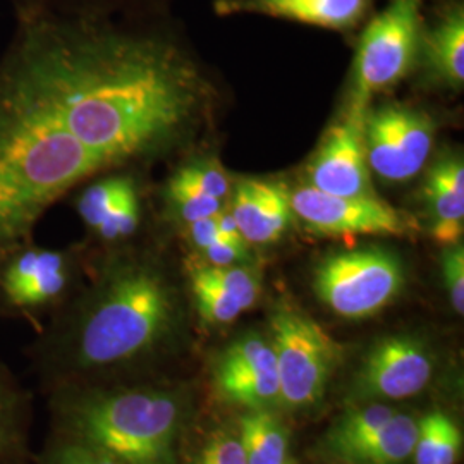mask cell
<instances>
[{
    "mask_svg": "<svg viewBox=\"0 0 464 464\" xmlns=\"http://www.w3.org/2000/svg\"><path fill=\"white\" fill-rule=\"evenodd\" d=\"M30 420L28 394L0 362V459H24Z\"/></svg>",
    "mask_w": 464,
    "mask_h": 464,
    "instance_id": "obj_18",
    "label": "cell"
},
{
    "mask_svg": "<svg viewBox=\"0 0 464 464\" xmlns=\"http://www.w3.org/2000/svg\"><path fill=\"white\" fill-rule=\"evenodd\" d=\"M463 448V435L456 421L444 413L440 427V440L437 452V464H456Z\"/></svg>",
    "mask_w": 464,
    "mask_h": 464,
    "instance_id": "obj_31",
    "label": "cell"
},
{
    "mask_svg": "<svg viewBox=\"0 0 464 464\" xmlns=\"http://www.w3.org/2000/svg\"><path fill=\"white\" fill-rule=\"evenodd\" d=\"M285 464H296V463H293V461H291V463H285Z\"/></svg>",
    "mask_w": 464,
    "mask_h": 464,
    "instance_id": "obj_35",
    "label": "cell"
},
{
    "mask_svg": "<svg viewBox=\"0 0 464 464\" xmlns=\"http://www.w3.org/2000/svg\"><path fill=\"white\" fill-rule=\"evenodd\" d=\"M231 212L248 245L277 243L291 224L289 189L279 183L243 179L232 186Z\"/></svg>",
    "mask_w": 464,
    "mask_h": 464,
    "instance_id": "obj_14",
    "label": "cell"
},
{
    "mask_svg": "<svg viewBox=\"0 0 464 464\" xmlns=\"http://www.w3.org/2000/svg\"><path fill=\"white\" fill-rule=\"evenodd\" d=\"M418 421L394 413L365 442L351 449L344 459L368 464H401L415 450Z\"/></svg>",
    "mask_w": 464,
    "mask_h": 464,
    "instance_id": "obj_19",
    "label": "cell"
},
{
    "mask_svg": "<svg viewBox=\"0 0 464 464\" xmlns=\"http://www.w3.org/2000/svg\"><path fill=\"white\" fill-rule=\"evenodd\" d=\"M396 411L385 404L375 402L363 410H354L344 416L332 433V450L344 458L351 449L360 446L366 439L382 427Z\"/></svg>",
    "mask_w": 464,
    "mask_h": 464,
    "instance_id": "obj_21",
    "label": "cell"
},
{
    "mask_svg": "<svg viewBox=\"0 0 464 464\" xmlns=\"http://www.w3.org/2000/svg\"><path fill=\"white\" fill-rule=\"evenodd\" d=\"M55 430L105 450L122 464H178L183 408L155 387H61L50 402Z\"/></svg>",
    "mask_w": 464,
    "mask_h": 464,
    "instance_id": "obj_4",
    "label": "cell"
},
{
    "mask_svg": "<svg viewBox=\"0 0 464 464\" xmlns=\"http://www.w3.org/2000/svg\"><path fill=\"white\" fill-rule=\"evenodd\" d=\"M72 130L116 169L150 162L193 131L207 88L183 50L157 34L24 9Z\"/></svg>",
    "mask_w": 464,
    "mask_h": 464,
    "instance_id": "obj_1",
    "label": "cell"
},
{
    "mask_svg": "<svg viewBox=\"0 0 464 464\" xmlns=\"http://www.w3.org/2000/svg\"><path fill=\"white\" fill-rule=\"evenodd\" d=\"M111 170L72 130L38 50L14 34L0 57V264L34 243L55 203Z\"/></svg>",
    "mask_w": 464,
    "mask_h": 464,
    "instance_id": "obj_2",
    "label": "cell"
},
{
    "mask_svg": "<svg viewBox=\"0 0 464 464\" xmlns=\"http://www.w3.org/2000/svg\"><path fill=\"white\" fill-rule=\"evenodd\" d=\"M201 255L205 258V266H241L248 258V243L245 239L218 236L210 246L201 249Z\"/></svg>",
    "mask_w": 464,
    "mask_h": 464,
    "instance_id": "obj_30",
    "label": "cell"
},
{
    "mask_svg": "<svg viewBox=\"0 0 464 464\" xmlns=\"http://www.w3.org/2000/svg\"><path fill=\"white\" fill-rule=\"evenodd\" d=\"M34 464H122L82 439L55 430L49 446L42 450Z\"/></svg>",
    "mask_w": 464,
    "mask_h": 464,
    "instance_id": "obj_24",
    "label": "cell"
},
{
    "mask_svg": "<svg viewBox=\"0 0 464 464\" xmlns=\"http://www.w3.org/2000/svg\"><path fill=\"white\" fill-rule=\"evenodd\" d=\"M186 236H188V241L198 251L210 246L220 236L218 226H217V216L199 218L197 222L188 224L186 226Z\"/></svg>",
    "mask_w": 464,
    "mask_h": 464,
    "instance_id": "obj_32",
    "label": "cell"
},
{
    "mask_svg": "<svg viewBox=\"0 0 464 464\" xmlns=\"http://www.w3.org/2000/svg\"><path fill=\"white\" fill-rule=\"evenodd\" d=\"M404 285L398 256L381 248L334 253L316 266V296L344 318L377 315Z\"/></svg>",
    "mask_w": 464,
    "mask_h": 464,
    "instance_id": "obj_8",
    "label": "cell"
},
{
    "mask_svg": "<svg viewBox=\"0 0 464 464\" xmlns=\"http://www.w3.org/2000/svg\"><path fill=\"white\" fill-rule=\"evenodd\" d=\"M420 53L433 76L461 88L464 83V9L452 4L430 28H423Z\"/></svg>",
    "mask_w": 464,
    "mask_h": 464,
    "instance_id": "obj_17",
    "label": "cell"
},
{
    "mask_svg": "<svg viewBox=\"0 0 464 464\" xmlns=\"http://www.w3.org/2000/svg\"><path fill=\"white\" fill-rule=\"evenodd\" d=\"M442 418V411H433L418 421V437L413 450L415 464H437Z\"/></svg>",
    "mask_w": 464,
    "mask_h": 464,
    "instance_id": "obj_29",
    "label": "cell"
},
{
    "mask_svg": "<svg viewBox=\"0 0 464 464\" xmlns=\"http://www.w3.org/2000/svg\"><path fill=\"white\" fill-rule=\"evenodd\" d=\"M193 464H248L237 435L218 430L207 440Z\"/></svg>",
    "mask_w": 464,
    "mask_h": 464,
    "instance_id": "obj_27",
    "label": "cell"
},
{
    "mask_svg": "<svg viewBox=\"0 0 464 464\" xmlns=\"http://www.w3.org/2000/svg\"><path fill=\"white\" fill-rule=\"evenodd\" d=\"M217 226H218V234L222 237H232V239H243L239 229H237V224L234 220L231 212L229 210H222L217 214Z\"/></svg>",
    "mask_w": 464,
    "mask_h": 464,
    "instance_id": "obj_33",
    "label": "cell"
},
{
    "mask_svg": "<svg viewBox=\"0 0 464 464\" xmlns=\"http://www.w3.org/2000/svg\"><path fill=\"white\" fill-rule=\"evenodd\" d=\"M430 117L404 105L366 111L363 122L366 164L385 183H402L425 167L433 147Z\"/></svg>",
    "mask_w": 464,
    "mask_h": 464,
    "instance_id": "obj_9",
    "label": "cell"
},
{
    "mask_svg": "<svg viewBox=\"0 0 464 464\" xmlns=\"http://www.w3.org/2000/svg\"><path fill=\"white\" fill-rule=\"evenodd\" d=\"M80 249L24 245L0 264V316L40 331L69 299L80 277Z\"/></svg>",
    "mask_w": 464,
    "mask_h": 464,
    "instance_id": "obj_5",
    "label": "cell"
},
{
    "mask_svg": "<svg viewBox=\"0 0 464 464\" xmlns=\"http://www.w3.org/2000/svg\"><path fill=\"white\" fill-rule=\"evenodd\" d=\"M170 181L222 201L231 197V179L214 160H199L179 167Z\"/></svg>",
    "mask_w": 464,
    "mask_h": 464,
    "instance_id": "obj_26",
    "label": "cell"
},
{
    "mask_svg": "<svg viewBox=\"0 0 464 464\" xmlns=\"http://www.w3.org/2000/svg\"><path fill=\"white\" fill-rule=\"evenodd\" d=\"M442 272L448 285L450 303L456 314L463 315L464 312V246L456 243L446 246L442 255Z\"/></svg>",
    "mask_w": 464,
    "mask_h": 464,
    "instance_id": "obj_28",
    "label": "cell"
},
{
    "mask_svg": "<svg viewBox=\"0 0 464 464\" xmlns=\"http://www.w3.org/2000/svg\"><path fill=\"white\" fill-rule=\"evenodd\" d=\"M366 111L349 107L332 126L308 164V186L335 197H375L363 141Z\"/></svg>",
    "mask_w": 464,
    "mask_h": 464,
    "instance_id": "obj_11",
    "label": "cell"
},
{
    "mask_svg": "<svg viewBox=\"0 0 464 464\" xmlns=\"http://www.w3.org/2000/svg\"><path fill=\"white\" fill-rule=\"evenodd\" d=\"M176 291L149 253L112 249L82 296L69 299L38 331L30 356L53 389L74 377L147 358L172 331Z\"/></svg>",
    "mask_w": 464,
    "mask_h": 464,
    "instance_id": "obj_3",
    "label": "cell"
},
{
    "mask_svg": "<svg viewBox=\"0 0 464 464\" xmlns=\"http://www.w3.org/2000/svg\"><path fill=\"white\" fill-rule=\"evenodd\" d=\"M0 464H24V459H0Z\"/></svg>",
    "mask_w": 464,
    "mask_h": 464,
    "instance_id": "obj_34",
    "label": "cell"
},
{
    "mask_svg": "<svg viewBox=\"0 0 464 464\" xmlns=\"http://www.w3.org/2000/svg\"><path fill=\"white\" fill-rule=\"evenodd\" d=\"M372 5V0H217L220 16L260 14L327 28L353 30Z\"/></svg>",
    "mask_w": 464,
    "mask_h": 464,
    "instance_id": "obj_15",
    "label": "cell"
},
{
    "mask_svg": "<svg viewBox=\"0 0 464 464\" xmlns=\"http://www.w3.org/2000/svg\"><path fill=\"white\" fill-rule=\"evenodd\" d=\"M199 274L216 284L222 291L237 299L245 310L256 304L260 298V279L255 272L243 266H198Z\"/></svg>",
    "mask_w": 464,
    "mask_h": 464,
    "instance_id": "obj_25",
    "label": "cell"
},
{
    "mask_svg": "<svg viewBox=\"0 0 464 464\" xmlns=\"http://www.w3.org/2000/svg\"><path fill=\"white\" fill-rule=\"evenodd\" d=\"M431 373L430 353L420 341L392 335L368 353L354 379V396L358 401L413 398L429 385Z\"/></svg>",
    "mask_w": 464,
    "mask_h": 464,
    "instance_id": "obj_12",
    "label": "cell"
},
{
    "mask_svg": "<svg viewBox=\"0 0 464 464\" xmlns=\"http://www.w3.org/2000/svg\"><path fill=\"white\" fill-rule=\"evenodd\" d=\"M237 439L248 464L287 463V430L270 410H249L239 421Z\"/></svg>",
    "mask_w": 464,
    "mask_h": 464,
    "instance_id": "obj_20",
    "label": "cell"
},
{
    "mask_svg": "<svg viewBox=\"0 0 464 464\" xmlns=\"http://www.w3.org/2000/svg\"><path fill=\"white\" fill-rule=\"evenodd\" d=\"M425 203L431 237L444 246L463 241L464 164L459 155H446L431 166L425 181Z\"/></svg>",
    "mask_w": 464,
    "mask_h": 464,
    "instance_id": "obj_16",
    "label": "cell"
},
{
    "mask_svg": "<svg viewBox=\"0 0 464 464\" xmlns=\"http://www.w3.org/2000/svg\"><path fill=\"white\" fill-rule=\"evenodd\" d=\"M220 396L248 410H270L281 402V383L272 344L258 334L234 341L217 363Z\"/></svg>",
    "mask_w": 464,
    "mask_h": 464,
    "instance_id": "obj_13",
    "label": "cell"
},
{
    "mask_svg": "<svg viewBox=\"0 0 464 464\" xmlns=\"http://www.w3.org/2000/svg\"><path fill=\"white\" fill-rule=\"evenodd\" d=\"M189 284L197 299L199 315L208 324L226 325L246 312L237 299L205 279L197 266L189 270Z\"/></svg>",
    "mask_w": 464,
    "mask_h": 464,
    "instance_id": "obj_22",
    "label": "cell"
},
{
    "mask_svg": "<svg viewBox=\"0 0 464 464\" xmlns=\"http://www.w3.org/2000/svg\"><path fill=\"white\" fill-rule=\"evenodd\" d=\"M291 210L322 236H404L410 222L377 197H335L304 184L289 191Z\"/></svg>",
    "mask_w": 464,
    "mask_h": 464,
    "instance_id": "obj_10",
    "label": "cell"
},
{
    "mask_svg": "<svg viewBox=\"0 0 464 464\" xmlns=\"http://www.w3.org/2000/svg\"><path fill=\"white\" fill-rule=\"evenodd\" d=\"M281 402L291 410L310 408L324 398L339 360V346L312 316L277 306L270 318Z\"/></svg>",
    "mask_w": 464,
    "mask_h": 464,
    "instance_id": "obj_7",
    "label": "cell"
},
{
    "mask_svg": "<svg viewBox=\"0 0 464 464\" xmlns=\"http://www.w3.org/2000/svg\"><path fill=\"white\" fill-rule=\"evenodd\" d=\"M164 201H166L169 217L181 222L184 226L197 222L199 218L217 216L218 212L224 210L222 199L201 195L170 179L167 181L166 189H164Z\"/></svg>",
    "mask_w": 464,
    "mask_h": 464,
    "instance_id": "obj_23",
    "label": "cell"
},
{
    "mask_svg": "<svg viewBox=\"0 0 464 464\" xmlns=\"http://www.w3.org/2000/svg\"><path fill=\"white\" fill-rule=\"evenodd\" d=\"M423 0H391L360 38L349 107L368 109L372 95L401 82L420 55Z\"/></svg>",
    "mask_w": 464,
    "mask_h": 464,
    "instance_id": "obj_6",
    "label": "cell"
}]
</instances>
